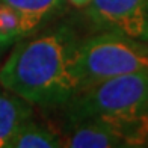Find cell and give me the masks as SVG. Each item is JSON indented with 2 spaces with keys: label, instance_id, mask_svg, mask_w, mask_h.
<instances>
[{
  "label": "cell",
  "instance_id": "obj_6",
  "mask_svg": "<svg viewBox=\"0 0 148 148\" xmlns=\"http://www.w3.org/2000/svg\"><path fill=\"white\" fill-rule=\"evenodd\" d=\"M64 147L59 134L44 124L35 123L32 118L20 125L6 148H58Z\"/></svg>",
  "mask_w": 148,
  "mask_h": 148
},
{
  "label": "cell",
  "instance_id": "obj_7",
  "mask_svg": "<svg viewBox=\"0 0 148 148\" xmlns=\"http://www.w3.org/2000/svg\"><path fill=\"white\" fill-rule=\"evenodd\" d=\"M0 2L9 5L18 12L27 33L38 27L62 5V0H0Z\"/></svg>",
  "mask_w": 148,
  "mask_h": 148
},
{
  "label": "cell",
  "instance_id": "obj_2",
  "mask_svg": "<svg viewBox=\"0 0 148 148\" xmlns=\"http://www.w3.org/2000/svg\"><path fill=\"white\" fill-rule=\"evenodd\" d=\"M65 106L71 125L148 109V73L107 77L85 85Z\"/></svg>",
  "mask_w": 148,
  "mask_h": 148
},
{
  "label": "cell",
  "instance_id": "obj_4",
  "mask_svg": "<svg viewBox=\"0 0 148 148\" xmlns=\"http://www.w3.org/2000/svg\"><path fill=\"white\" fill-rule=\"evenodd\" d=\"M86 12L100 30L148 41V0H92Z\"/></svg>",
  "mask_w": 148,
  "mask_h": 148
},
{
  "label": "cell",
  "instance_id": "obj_8",
  "mask_svg": "<svg viewBox=\"0 0 148 148\" xmlns=\"http://www.w3.org/2000/svg\"><path fill=\"white\" fill-rule=\"evenodd\" d=\"M27 35L20 14L9 5L0 2V47L17 42Z\"/></svg>",
  "mask_w": 148,
  "mask_h": 148
},
{
  "label": "cell",
  "instance_id": "obj_3",
  "mask_svg": "<svg viewBox=\"0 0 148 148\" xmlns=\"http://www.w3.org/2000/svg\"><path fill=\"white\" fill-rule=\"evenodd\" d=\"M76 70L80 88L107 77L148 73V41L101 32L77 45Z\"/></svg>",
  "mask_w": 148,
  "mask_h": 148
},
{
  "label": "cell",
  "instance_id": "obj_5",
  "mask_svg": "<svg viewBox=\"0 0 148 148\" xmlns=\"http://www.w3.org/2000/svg\"><path fill=\"white\" fill-rule=\"evenodd\" d=\"M5 89V88H3ZM33 115L32 104L8 89L0 91V148H6L20 125Z\"/></svg>",
  "mask_w": 148,
  "mask_h": 148
},
{
  "label": "cell",
  "instance_id": "obj_9",
  "mask_svg": "<svg viewBox=\"0 0 148 148\" xmlns=\"http://www.w3.org/2000/svg\"><path fill=\"white\" fill-rule=\"evenodd\" d=\"M68 2L73 5V6H76V8H86L92 0H68Z\"/></svg>",
  "mask_w": 148,
  "mask_h": 148
},
{
  "label": "cell",
  "instance_id": "obj_1",
  "mask_svg": "<svg viewBox=\"0 0 148 148\" xmlns=\"http://www.w3.org/2000/svg\"><path fill=\"white\" fill-rule=\"evenodd\" d=\"M77 45L65 29L20 42L0 70V85L30 104L65 106L80 88Z\"/></svg>",
  "mask_w": 148,
  "mask_h": 148
}]
</instances>
